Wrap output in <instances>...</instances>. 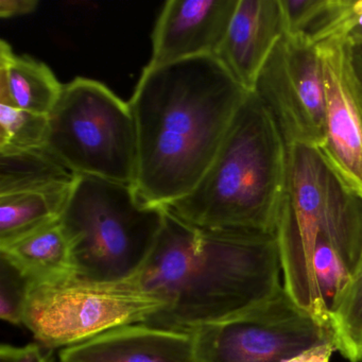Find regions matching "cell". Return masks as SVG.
I'll list each match as a JSON object with an SVG mask.
<instances>
[{"label":"cell","instance_id":"1","mask_svg":"<svg viewBox=\"0 0 362 362\" xmlns=\"http://www.w3.org/2000/svg\"><path fill=\"white\" fill-rule=\"evenodd\" d=\"M249 93L214 56L144 69L129 101L143 202L165 209L198 185Z\"/></svg>","mask_w":362,"mask_h":362},{"label":"cell","instance_id":"2","mask_svg":"<svg viewBox=\"0 0 362 362\" xmlns=\"http://www.w3.org/2000/svg\"><path fill=\"white\" fill-rule=\"evenodd\" d=\"M276 234L204 230L166 209L137 279L165 307L144 324L192 332L268 300L279 288Z\"/></svg>","mask_w":362,"mask_h":362},{"label":"cell","instance_id":"3","mask_svg":"<svg viewBox=\"0 0 362 362\" xmlns=\"http://www.w3.org/2000/svg\"><path fill=\"white\" fill-rule=\"evenodd\" d=\"M288 194V146L250 92L198 185L165 209L204 230H276Z\"/></svg>","mask_w":362,"mask_h":362},{"label":"cell","instance_id":"4","mask_svg":"<svg viewBox=\"0 0 362 362\" xmlns=\"http://www.w3.org/2000/svg\"><path fill=\"white\" fill-rule=\"evenodd\" d=\"M285 289L317 321L329 325L313 274L319 239L332 243L357 273L362 264V199L344 187L317 150L288 147V194L277 224Z\"/></svg>","mask_w":362,"mask_h":362},{"label":"cell","instance_id":"5","mask_svg":"<svg viewBox=\"0 0 362 362\" xmlns=\"http://www.w3.org/2000/svg\"><path fill=\"white\" fill-rule=\"evenodd\" d=\"M166 209L146 204L134 187L77 175L60 217L75 256L77 277L115 281L145 264Z\"/></svg>","mask_w":362,"mask_h":362},{"label":"cell","instance_id":"6","mask_svg":"<svg viewBox=\"0 0 362 362\" xmlns=\"http://www.w3.org/2000/svg\"><path fill=\"white\" fill-rule=\"evenodd\" d=\"M45 149L76 175L133 186L137 139L130 105L96 80L76 78L48 115Z\"/></svg>","mask_w":362,"mask_h":362},{"label":"cell","instance_id":"7","mask_svg":"<svg viewBox=\"0 0 362 362\" xmlns=\"http://www.w3.org/2000/svg\"><path fill=\"white\" fill-rule=\"evenodd\" d=\"M165 303L136 274L115 281L74 277L30 284L23 325L46 349H67L122 326L146 323Z\"/></svg>","mask_w":362,"mask_h":362},{"label":"cell","instance_id":"8","mask_svg":"<svg viewBox=\"0 0 362 362\" xmlns=\"http://www.w3.org/2000/svg\"><path fill=\"white\" fill-rule=\"evenodd\" d=\"M192 334L200 362H286L334 342L332 327L300 308L284 286L260 304Z\"/></svg>","mask_w":362,"mask_h":362},{"label":"cell","instance_id":"9","mask_svg":"<svg viewBox=\"0 0 362 362\" xmlns=\"http://www.w3.org/2000/svg\"><path fill=\"white\" fill-rule=\"evenodd\" d=\"M255 93L288 147L317 150L325 139V90L317 48L284 35L260 71Z\"/></svg>","mask_w":362,"mask_h":362},{"label":"cell","instance_id":"10","mask_svg":"<svg viewBox=\"0 0 362 362\" xmlns=\"http://www.w3.org/2000/svg\"><path fill=\"white\" fill-rule=\"evenodd\" d=\"M325 90V139L317 150L337 179L362 199V90L349 37L315 46Z\"/></svg>","mask_w":362,"mask_h":362},{"label":"cell","instance_id":"11","mask_svg":"<svg viewBox=\"0 0 362 362\" xmlns=\"http://www.w3.org/2000/svg\"><path fill=\"white\" fill-rule=\"evenodd\" d=\"M238 0H169L152 35V57L146 67L214 56L230 26Z\"/></svg>","mask_w":362,"mask_h":362},{"label":"cell","instance_id":"12","mask_svg":"<svg viewBox=\"0 0 362 362\" xmlns=\"http://www.w3.org/2000/svg\"><path fill=\"white\" fill-rule=\"evenodd\" d=\"M285 35L279 0H238L215 57L247 92Z\"/></svg>","mask_w":362,"mask_h":362},{"label":"cell","instance_id":"13","mask_svg":"<svg viewBox=\"0 0 362 362\" xmlns=\"http://www.w3.org/2000/svg\"><path fill=\"white\" fill-rule=\"evenodd\" d=\"M60 362H200L192 332L132 324L63 349Z\"/></svg>","mask_w":362,"mask_h":362},{"label":"cell","instance_id":"14","mask_svg":"<svg viewBox=\"0 0 362 362\" xmlns=\"http://www.w3.org/2000/svg\"><path fill=\"white\" fill-rule=\"evenodd\" d=\"M0 258L30 284L58 283L77 277L73 247L60 219L0 243Z\"/></svg>","mask_w":362,"mask_h":362},{"label":"cell","instance_id":"15","mask_svg":"<svg viewBox=\"0 0 362 362\" xmlns=\"http://www.w3.org/2000/svg\"><path fill=\"white\" fill-rule=\"evenodd\" d=\"M62 90L45 63L18 56L7 42H0V105L49 115Z\"/></svg>","mask_w":362,"mask_h":362},{"label":"cell","instance_id":"16","mask_svg":"<svg viewBox=\"0 0 362 362\" xmlns=\"http://www.w3.org/2000/svg\"><path fill=\"white\" fill-rule=\"evenodd\" d=\"M285 35L315 46L334 37H349L356 27L353 0H279Z\"/></svg>","mask_w":362,"mask_h":362},{"label":"cell","instance_id":"17","mask_svg":"<svg viewBox=\"0 0 362 362\" xmlns=\"http://www.w3.org/2000/svg\"><path fill=\"white\" fill-rule=\"evenodd\" d=\"M76 177L45 148L0 154V196L66 189Z\"/></svg>","mask_w":362,"mask_h":362},{"label":"cell","instance_id":"18","mask_svg":"<svg viewBox=\"0 0 362 362\" xmlns=\"http://www.w3.org/2000/svg\"><path fill=\"white\" fill-rule=\"evenodd\" d=\"M71 188L49 192H22L0 196V243L14 240L58 221Z\"/></svg>","mask_w":362,"mask_h":362},{"label":"cell","instance_id":"19","mask_svg":"<svg viewBox=\"0 0 362 362\" xmlns=\"http://www.w3.org/2000/svg\"><path fill=\"white\" fill-rule=\"evenodd\" d=\"M329 324L337 351L349 362L362 361V269L332 307Z\"/></svg>","mask_w":362,"mask_h":362},{"label":"cell","instance_id":"20","mask_svg":"<svg viewBox=\"0 0 362 362\" xmlns=\"http://www.w3.org/2000/svg\"><path fill=\"white\" fill-rule=\"evenodd\" d=\"M48 115L0 105V154L45 148Z\"/></svg>","mask_w":362,"mask_h":362},{"label":"cell","instance_id":"21","mask_svg":"<svg viewBox=\"0 0 362 362\" xmlns=\"http://www.w3.org/2000/svg\"><path fill=\"white\" fill-rule=\"evenodd\" d=\"M30 281L9 262L0 258V317L13 325H23L25 304Z\"/></svg>","mask_w":362,"mask_h":362},{"label":"cell","instance_id":"22","mask_svg":"<svg viewBox=\"0 0 362 362\" xmlns=\"http://www.w3.org/2000/svg\"><path fill=\"white\" fill-rule=\"evenodd\" d=\"M0 362H54L52 349H46L39 343L25 346L1 344Z\"/></svg>","mask_w":362,"mask_h":362},{"label":"cell","instance_id":"23","mask_svg":"<svg viewBox=\"0 0 362 362\" xmlns=\"http://www.w3.org/2000/svg\"><path fill=\"white\" fill-rule=\"evenodd\" d=\"M37 6V0H0V18L27 16L35 12Z\"/></svg>","mask_w":362,"mask_h":362},{"label":"cell","instance_id":"24","mask_svg":"<svg viewBox=\"0 0 362 362\" xmlns=\"http://www.w3.org/2000/svg\"><path fill=\"white\" fill-rule=\"evenodd\" d=\"M337 351L336 343L329 342L306 349L286 362H329L332 353Z\"/></svg>","mask_w":362,"mask_h":362},{"label":"cell","instance_id":"25","mask_svg":"<svg viewBox=\"0 0 362 362\" xmlns=\"http://www.w3.org/2000/svg\"><path fill=\"white\" fill-rule=\"evenodd\" d=\"M353 62L354 67H355L356 75H357L358 81H359L360 86L362 90V57L355 52L353 47Z\"/></svg>","mask_w":362,"mask_h":362},{"label":"cell","instance_id":"26","mask_svg":"<svg viewBox=\"0 0 362 362\" xmlns=\"http://www.w3.org/2000/svg\"><path fill=\"white\" fill-rule=\"evenodd\" d=\"M349 39L353 45L362 43V30L354 31L349 35Z\"/></svg>","mask_w":362,"mask_h":362},{"label":"cell","instance_id":"27","mask_svg":"<svg viewBox=\"0 0 362 362\" xmlns=\"http://www.w3.org/2000/svg\"><path fill=\"white\" fill-rule=\"evenodd\" d=\"M351 45H353V44H351ZM353 47L354 49H355V52H357L358 54L362 57V43L356 44V45H353Z\"/></svg>","mask_w":362,"mask_h":362},{"label":"cell","instance_id":"28","mask_svg":"<svg viewBox=\"0 0 362 362\" xmlns=\"http://www.w3.org/2000/svg\"><path fill=\"white\" fill-rule=\"evenodd\" d=\"M360 269H362V264H361V268H360Z\"/></svg>","mask_w":362,"mask_h":362}]
</instances>
